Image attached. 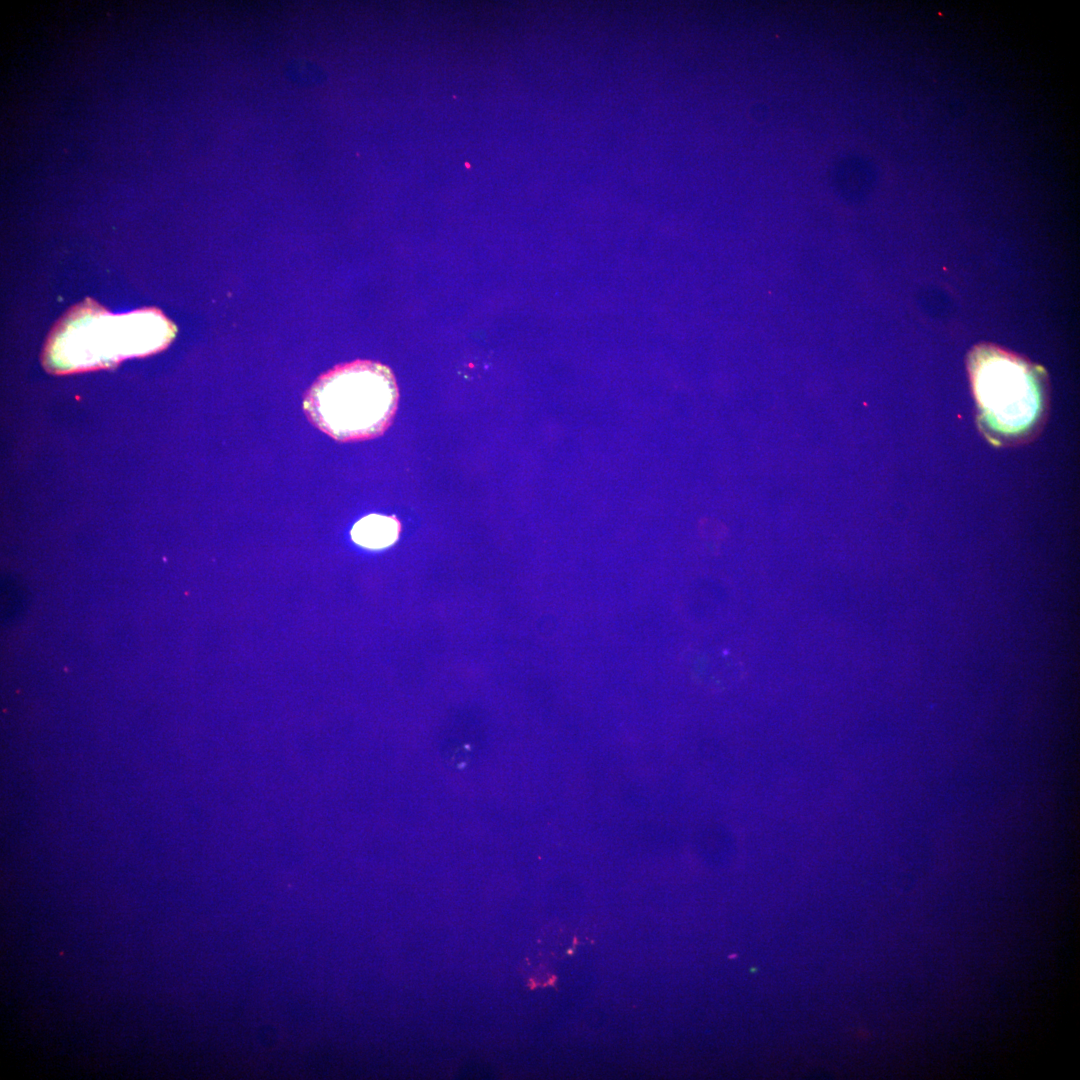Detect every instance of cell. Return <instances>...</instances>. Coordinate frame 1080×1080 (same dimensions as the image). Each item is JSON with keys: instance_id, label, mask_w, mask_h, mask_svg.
I'll return each mask as SVG.
<instances>
[{"instance_id": "obj_1", "label": "cell", "mask_w": 1080, "mask_h": 1080, "mask_svg": "<svg viewBox=\"0 0 1080 1080\" xmlns=\"http://www.w3.org/2000/svg\"><path fill=\"white\" fill-rule=\"evenodd\" d=\"M392 370L371 360L337 365L307 391V418L331 438L358 441L378 437L390 426L398 405Z\"/></svg>"}, {"instance_id": "obj_2", "label": "cell", "mask_w": 1080, "mask_h": 1080, "mask_svg": "<svg viewBox=\"0 0 1080 1080\" xmlns=\"http://www.w3.org/2000/svg\"><path fill=\"white\" fill-rule=\"evenodd\" d=\"M971 375L980 422L989 438L1013 443L1035 434L1045 407L1028 364L997 349H980L971 359Z\"/></svg>"}, {"instance_id": "obj_3", "label": "cell", "mask_w": 1080, "mask_h": 1080, "mask_svg": "<svg viewBox=\"0 0 1080 1080\" xmlns=\"http://www.w3.org/2000/svg\"><path fill=\"white\" fill-rule=\"evenodd\" d=\"M155 314L119 317L108 335H104L102 316L66 322L54 334L47 348L48 366L58 371H72L109 365L131 355H141L165 347L174 337L170 326L149 331L148 320ZM96 317V316H94Z\"/></svg>"}, {"instance_id": "obj_4", "label": "cell", "mask_w": 1080, "mask_h": 1080, "mask_svg": "<svg viewBox=\"0 0 1080 1080\" xmlns=\"http://www.w3.org/2000/svg\"><path fill=\"white\" fill-rule=\"evenodd\" d=\"M400 523L395 517L370 514L355 523L352 540L362 547L382 549L392 545L399 536Z\"/></svg>"}]
</instances>
